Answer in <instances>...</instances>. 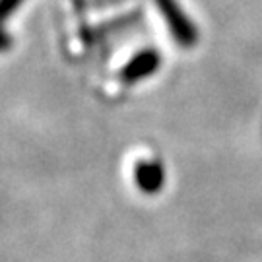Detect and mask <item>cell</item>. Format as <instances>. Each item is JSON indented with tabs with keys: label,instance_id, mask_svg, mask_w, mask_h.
Wrapping results in <instances>:
<instances>
[{
	"label": "cell",
	"instance_id": "7a4b0ae2",
	"mask_svg": "<svg viewBox=\"0 0 262 262\" xmlns=\"http://www.w3.org/2000/svg\"><path fill=\"white\" fill-rule=\"evenodd\" d=\"M159 66V55L154 51H144L140 55H136L128 64L122 68L121 78L126 84H134L140 82L146 76H150L151 72H156Z\"/></svg>",
	"mask_w": 262,
	"mask_h": 262
},
{
	"label": "cell",
	"instance_id": "6da1fadb",
	"mask_svg": "<svg viewBox=\"0 0 262 262\" xmlns=\"http://www.w3.org/2000/svg\"><path fill=\"white\" fill-rule=\"evenodd\" d=\"M132 175H134L136 187L140 188L144 194H156L163 188V183H165V171L161 167V163L154 161V159L138 161L134 165Z\"/></svg>",
	"mask_w": 262,
	"mask_h": 262
}]
</instances>
